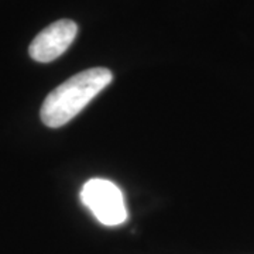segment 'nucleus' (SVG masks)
I'll return each instance as SVG.
<instances>
[{"label": "nucleus", "instance_id": "2", "mask_svg": "<svg viewBox=\"0 0 254 254\" xmlns=\"http://www.w3.org/2000/svg\"><path fill=\"white\" fill-rule=\"evenodd\" d=\"M81 199L105 226H119L126 222L127 210L123 192L112 181L93 178L85 182Z\"/></svg>", "mask_w": 254, "mask_h": 254}, {"label": "nucleus", "instance_id": "1", "mask_svg": "<svg viewBox=\"0 0 254 254\" xmlns=\"http://www.w3.org/2000/svg\"><path fill=\"white\" fill-rule=\"evenodd\" d=\"M113 79L108 68H91L71 76L55 88L41 106V120L48 127H61L72 120Z\"/></svg>", "mask_w": 254, "mask_h": 254}, {"label": "nucleus", "instance_id": "3", "mask_svg": "<svg viewBox=\"0 0 254 254\" xmlns=\"http://www.w3.org/2000/svg\"><path fill=\"white\" fill-rule=\"evenodd\" d=\"M78 34V26L72 20H58L44 28L30 44L28 53L37 63H51L69 48Z\"/></svg>", "mask_w": 254, "mask_h": 254}]
</instances>
